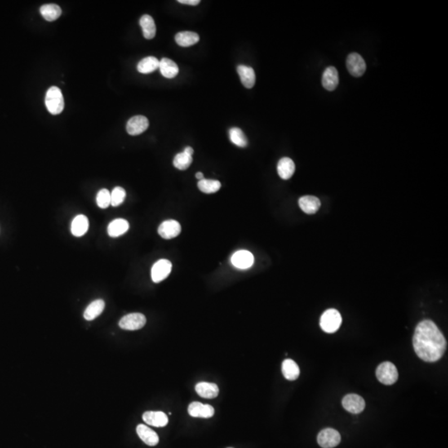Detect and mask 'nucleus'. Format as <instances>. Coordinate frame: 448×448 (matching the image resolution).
Masks as SVG:
<instances>
[{
  "mask_svg": "<svg viewBox=\"0 0 448 448\" xmlns=\"http://www.w3.org/2000/svg\"><path fill=\"white\" fill-rule=\"evenodd\" d=\"M413 343L417 356L426 362H436L446 351L445 337L430 320H424L417 325Z\"/></svg>",
  "mask_w": 448,
  "mask_h": 448,
  "instance_id": "nucleus-1",
  "label": "nucleus"
},
{
  "mask_svg": "<svg viewBox=\"0 0 448 448\" xmlns=\"http://www.w3.org/2000/svg\"><path fill=\"white\" fill-rule=\"evenodd\" d=\"M45 104L52 115L60 114L64 109V98L60 89L57 86L50 87L46 91Z\"/></svg>",
  "mask_w": 448,
  "mask_h": 448,
  "instance_id": "nucleus-2",
  "label": "nucleus"
},
{
  "mask_svg": "<svg viewBox=\"0 0 448 448\" xmlns=\"http://www.w3.org/2000/svg\"><path fill=\"white\" fill-rule=\"evenodd\" d=\"M342 323L341 315L337 310L330 309L323 313L320 325L325 332L334 333L339 330Z\"/></svg>",
  "mask_w": 448,
  "mask_h": 448,
  "instance_id": "nucleus-3",
  "label": "nucleus"
},
{
  "mask_svg": "<svg viewBox=\"0 0 448 448\" xmlns=\"http://www.w3.org/2000/svg\"><path fill=\"white\" fill-rule=\"evenodd\" d=\"M376 376L380 383L391 385L399 379V372L392 363L383 362L377 368Z\"/></svg>",
  "mask_w": 448,
  "mask_h": 448,
  "instance_id": "nucleus-4",
  "label": "nucleus"
},
{
  "mask_svg": "<svg viewBox=\"0 0 448 448\" xmlns=\"http://www.w3.org/2000/svg\"><path fill=\"white\" fill-rule=\"evenodd\" d=\"M146 324V318L141 313L128 314L123 316L119 322V326L122 330H137L144 327Z\"/></svg>",
  "mask_w": 448,
  "mask_h": 448,
  "instance_id": "nucleus-5",
  "label": "nucleus"
},
{
  "mask_svg": "<svg viewBox=\"0 0 448 448\" xmlns=\"http://www.w3.org/2000/svg\"><path fill=\"white\" fill-rule=\"evenodd\" d=\"M172 270V263L167 259H161L156 262L151 269V278L155 283H159L167 278Z\"/></svg>",
  "mask_w": 448,
  "mask_h": 448,
  "instance_id": "nucleus-6",
  "label": "nucleus"
},
{
  "mask_svg": "<svg viewBox=\"0 0 448 448\" xmlns=\"http://www.w3.org/2000/svg\"><path fill=\"white\" fill-rule=\"evenodd\" d=\"M341 437L339 432L332 428H326L321 431L317 437L319 445L323 448H333L339 445Z\"/></svg>",
  "mask_w": 448,
  "mask_h": 448,
  "instance_id": "nucleus-7",
  "label": "nucleus"
},
{
  "mask_svg": "<svg viewBox=\"0 0 448 448\" xmlns=\"http://www.w3.org/2000/svg\"><path fill=\"white\" fill-rule=\"evenodd\" d=\"M346 67L353 77H361L366 71V63L364 58L356 53L349 55L346 60Z\"/></svg>",
  "mask_w": 448,
  "mask_h": 448,
  "instance_id": "nucleus-8",
  "label": "nucleus"
},
{
  "mask_svg": "<svg viewBox=\"0 0 448 448\" xmlns=\"http://www.w3.org/2000/svg\"><path fill=\"white\" fill-rule=\"evenodd\" d=\"M342 405L346 411L351 414H358L362 413L365 409V402L360 395L351 393L346 395L342 400Z\"/></svg>",
  "mask_w": 448,
  "mask_h": 448,
  "instance_id": "nucleus-9",
  "label": "nucleus"
},
{
  "mask_svg": "<svg viewBox=\"0 0 448 448\" xmlns=\"http://www.w3.org/2000/svg\"><path fill=\"white\" fill-rule=\"evenodd\" d=\"M149 125V121L145 116H133L128 121L126 130L130 135H140L148 129Z\"/></svg>",
  "mask_w": 448,
  "mask_h": 448,
  "instance_id": "nucleus-10",
  "label": "nucleus"
},
{
  "mask_svg": "<svg viewBox=\"0 0 448 448\" xmlns=\"http://www.w3.org/2000/svg\"><path fill=\"white\" fill-rule=\"evenodd\" d=\"M158 232L163 238L172 239L180 234L181 226L175 220L165 221L159 227Z\"/></svg>",
  "mask_w": 448,
  "mask_h": 448,
  "instance_id": "nucleus-11",
  "label": "nucleus"
},
{
  "mask_svg": "<svg viewBox=\"0 0 448 448\" xmlns=\"http://www.w3.org/2000/svg\"><path fill=\"white\" fill-rule=\"evenodd\" d=\"M231 263L238 269L246 270L252 267L254 263V257L250 252L240 250L232 256Z\"/></svg>",
  "mask_w": 448,
  "mask_h": 448,
  "instance_id": "nucleus-12",
  "label": "nucleus"
},
{
  "mask_svg": "<svg viewBox=\"0 0 448 448\" xmlns=\"http://www.w3.org/2000/svg\"><path fill=\"white\" fill-rule=\"evenodd\" d=\"M188 414L193 418H209L214 415V409L209 404L193 402L188 408Z\"/></svg>",
  "mask_w": 448,
  "mask_h": 448,
  "instance_id": "nucleus-13",
  "label": "nucleus"
},
{
  "mask_svg": "<svg viewBox=\"0 0 448 448\" xmlns=\"http://www.w3.org/2000/svg\"><path fill=\"white\" fill-rule=\"evenodd\" d=\"M143 420L147 424L156 427H165L169 423L167 415L161 411L145 412L143 414Z\"/></svg>",
  "mask_w": 448,
  "mask_h": 448,
  "instance_id": "nucleus-14",
  "label": "nucleus"
},
{
  "mask_svg": "<svg viewBox=\"0 0 448 448\" xmlns=\"http://www.w3.org/2000/svg\"><path fill=\"white\" fill-rule=\"evenodd\" d=\"M339 84V74L334 67H329L324 71L322 75V85L327 91H334Z\"/></svg>",
  "mask_w": 448,
  "mask_h": 448,
  "instance_id": "nucleus-15",
  "label": "nucleus"
},
{
  "mask_svg": "<svg viewBox=\"0 0 448 448\" xmlns=\"http://www.w3.org/2000/svg\"><path fill=\"white\" fill-rule=\"evenodd\" d=\"M138 436L148 446H156L159 443V436L155 431L144 424H139L136 427Z\"/></svg>",
  "mask_w": 448,
  "mask_h": 448,
  "instance_id": "nucleus-16",
  "label": "nucleus"
},
{
  "mask_svg": "<svg viewBox=\"0 0 448 448\" xmlns=\"http://www.w3.org/2000/svg\"><path fill=\"white\" fill-rule=\"evenodd\" d=\"M299 206L306 214H314L321 207V201L316 196H303L299 200Z\"/></svg>",
  "mask_w": 448,
  "mask_h": 448,
  "instance_id": "nucleus-17",
  "label": "nucleus"
},
{
  "mask_svg": "<svg viewBox=\"0 0 448 448\" xmlns=\"http://www.w3.org/2000/svg\"><path fill=\"white\" fill-rule=\"evenodd\" d=\"M89 221L85 215H77L72 220L71 232L75 237H82L88 231Z\"/></svg>",
  "mask_w": 448,
  "mask_h": 448,
  "instance_id": "nucleus-18",
  "label": "nucleus"
},
{
  "mask_svg": "<svg viewBox=\"0 0 448 448\" xmlns=\"http://www.w3.org/2000/svg\"><path fill=\"white\" fill-rule=\"evenodd\" d=\"M241 83L246 88H253L256 82V74L254 70L250 67L239 65L237 68Z\"/></svg>",
  "mask_w": 448,
  "mask_h": 448,
  "instance_id": "nucleus-19",
  "label": "nucleus"
},
{
  "mask_svg": "<svg viewBox=\"0 0 448 448\" xmlns=\"http://www.w3.org/2000/svg\"><path fill=\"white\" fill-rule=\"evenodd\" d=\"M295 163L291 159L284 157L279 161L277 173L282 179H289L295 173Z\"/></svg>",
  "mask_w": 448,
  "mask_h": 448,
  "instance_id": "nucleus-20",
  "label": "nucleus"
},
{
  "mask_svg": "<svg viewBox=\"0 0 448 448\" xmlns=\"http://www.w3.org/2000/svg\"><path fill=\"white\" fill-rule=\"evenodd\" d=\"M195 390L200 397L205 399H214L219 393V388L217 384L207 382H201L195 386Z\"/></svg>",
  "mask_w": 448,
  "mask_h": 448,
  "instance_id": "nucleus-21",
  "label": "nucleus"
},
{
  "mask_svg": "<svg viewBox=\"0 0 448 448\" xmlns=\"http://www.w3.org/2000/svg\"><path fill=\"white\" fill-rule=\"evenodd\" d=\"M130 228L129 223L126 219H116L110 223L107 228V232L110 237H118L125 234Z\"/></svg>",
  "mask_w": 448,
  "mask_h": 448,
  "instance_id": "nucleus-22",
  "label": "nucleus"
},
{
  "mask_svg": "<svg viewBox=\"0 0 448 448\" xmlns=\"http://www.w3.org/2000/svg\"><path fill=\"white\" fill-rule=\"evenodd\" d=\"M159 69L161 71L163 77L170 78V79L176 77L177 75L179 74V67H178L176 63H174V61L171 60V59L166 58H162L161 61H160Z\"/></svg>",
  "mask_w": 448,
  "mask_h": 448,
  "instance_id": "nucleus-23",
  "label": "nucleus"
},
{
  "mask_svg": "<svg viewBox=\"0 0 448 448\" xmlns=\"http://www.w3.org/2000/svg\"><path fill=\"white\" fill-rule=\"evenodd\" d=\"M139 25L143 31V35L146 39H152L156 34V26L155 20L151 15L145 14L139 19Z\"/></svg>",
  "mask_w": 448,
  "mask_h": 448,
  "instance_id": "nucleus-24",
  "label": "nucleus"
},
{
  "mask_svg": "<svg viewBox=\"0 0 448 448\" xmlns=\"http://www.w3.org/2000/svg\"><path fill=\"white\" fill-rule=\"evenodd\" d=\"M200 41V36L197 33L190 31H184L179 32L175 36V42L179 46L187 47V46H193Z\"/></svg>",
  "mask_w": 448,
  "mask_h": 448,
  "instance_id": "nucleus-25",
  "label": "nucleus"
},
{
  "mask_svg": "<svg viewBox=\"0 0 448 448\" xmlns=\"http://www.w3.org/2000/svg\"><path fill=\"white\" fill-rule=\"evenodd\" d=\"M104 309V301L102 299L95 300L86 307V311L84 312V318L86 319V321H93L103 313Z\"/></svg>",
  "mask_w": 448,
  "mask_h": 448,
  "instance_id": "nucleus-26",
  "label": "nucleus"
},
{
  "mask_svg": "<svg viewBox=\"0 0 448 448\" xmlns=\"http://www.w3.org/2000/svg\"><path fill=\"white\" fill-rule=\"evenodd\" d=\"M281 370L284 377L287 380L293 381L297 379L300 375V369L297 364L294 360L286 359L284 360L281 366Z\"/></svg>",
  "mask_w": 448,
  "mask_h": 448,
  "instance_id": "nucleus-27",
  "label": "nucleus"
},
{
  "mask_svg": "<svg viewBox=\"0 0 448 448\" xmlns=\"http://www.w3.org/2000/svg\"><path fill=\"white\" fill-rule=\"evenodd\" d=\"M160 61L155 57H147L139 61L137 65L138 72L143 74H149L158 69Z\"/></svg>",
  "mask_w": 448,
  "mask_h": 448,
  "instance_id": "nucleus-28",
  "label": "nucleus"
},
{
  "mask_svg": "<svg viewBox=\"0 0 448 448\" xmlns=\"http://www.w3.org/2000/svg\"><path fill=\"white\" fill-rule=\"evenodd\" d=\"M40 13L46 21L53 22L58 19L62 14V10L58 5L54 4H47L40 8Z\"/></svg>",
  "mask_w": 448,
  "mask_h": 448,
  "instance_id": "nucleus-29",
  "label": "nucleus"
},
{
  "mask_svg": "<svg viewBox=\"0 0 448 448\" xmlns=\"http://www.w3.org/2000/svg\"><path fill=\"white\" fill-rule=\"evenodd\" d=\"M229 139L232 144L241 148H245L247 145V139L240 128L233 127L229 130Z\"/></svg>",
  "mask_w": 448,
  "mask_h": 448,
  "instance_id": "nucleus-30",
  "label": "nucleus"
},
{
  "mask_svg": "<svg viewBox=\"0 0 448 448\" xmlns=\"http://www.w3.org/2000/svg\"><path fill=\"white\" fill-rule=\"evenodd\" d=\"M197 187L203 193H214L220 189L221 183L214 179H204L197 183Z\"/></svg>",
  "mask_w": 448,
  "mask_h": 448,
  "instance_id": "nucleus-31",
  "label": "nucleus"
},
{
  "mask_svg": "<svg viewBox=\"0 0 448 448\" xmlns=\"http://www.w3.org/2000/svg\"><path fill=\"white\" fill-rule=\"evenodd\" d=\"M192 162H193L192 156H188L183 151L182 153L178 154L174 157V166L178 170H185L190 166Z\"/></svg>",
  "mask_w": 448,
  "mask_h": 448,
  "instance_id": "nucleus-32",
  "label": "nucleus"
},
{
  "mask_svg": "<svg viewBox=\"0 0 448 448\" xmlns=\"http://www.w3.org/2000/svg\"><path fill=\"white\" fill-rule=\"evenodd\" d=\"M126 190L121 187H116L111 193V205L117 207L123 204L126 200Z\"/></svg>",
  "mask_w": 448,
  "mask_h": 448,
  "instance_id": "nucleus-33",
  "label": "nucleus"
},
{
  "mask_svg": "<svg viewBox=\"0 0 448 448\" xmlns=\"http://www.w3.org/2000/svg\"><path fill=\"white\" fill-rule=\"evenodd\" d=\"M96 204L101 209H107L111 205V193L107 188L101 189L96 195Z\"/></svg>",
  "mask_w": 448,
  "mask_h": 448,
  "instance_id": "nucleus-34",
  "label": "nucleus"
},
{
  "mask_svg": "<svg viewBox=\"0 0 448 448\" xmlns=\"http://www.w3.org/2000/svg\"><path fill=\"white\" fill-rule=\"evenodd\" d=\"M178 2L179 4H182V5H192V6H195V5H198L200 4V0H179Z\"/></svg>",
  "mask_w": 448,
  "mask_h": 448,
  "instance_id": "nucleus-35",
  "label": "nucleus"
},
{
  "mask_svg": "<svg viewBox=\"0 0 448 448\" xmlns=\"http://www.w3.org/2000/svg\"><path fill=\"white\" fill-rule=\"evenodd\" d=\"M184 153L187 154V155H188V156H193V148H192V147H190V146H187V147H186L185 149L184 150Z\"/></svg>",
  "mask_w": 448,
  "mask_h": 448,
  "instance_id": "nucleus-36",
  "label": "nucleus"
},
{
  "mask_svg": "<svg viewBox=\"0 0 448 448\" xmlns=\"http://www.w3.org/2000/svg\"><path fill=\"white\" fill-rule=\"evenodd\" d=\"M195 176L198 180H202V179H205V176H204V174L202 172H197Z\"/></svg>",
  "mask_w": 448,
  "mask_h": 448,
  "instance_id": "nucleus-37",
  "label": "nucleus"
},
{
  "mask_svg": "<svg viewBox=\"0 0 448 448\" xmlns=\"http://www.w3.org/2000/svg\"><path fill=\"white\" fill-rule=\"evenodd\" d=\"M230 448H231V447H230Z\"/></svg>",
  "mask_w": 448,
  "mask_h": 448,
  "instance_id": "nucleus-38",
  "label": "nucleus"
}]
</instances>
